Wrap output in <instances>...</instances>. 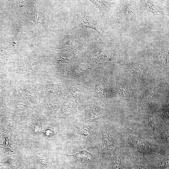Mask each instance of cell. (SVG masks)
Returning a JSON list of instances; mask_svg holds the SVG:
<instances>
[{"label": "cell", "mask_w": 169, "mask_h": 169, "mask_svg": "<svg viewBox=\"0 0 169 169\" xmlns=\"http://www.w3.org/2000/svg\"><path fill=\"white\" fill-rule=\"evenodd\" d=\"M68 146L74 153L67 146L72 153H65V145L62 142V149L58 154L59 165L70 169H107L105 157L100 152V147Z\"/></svg>", "instance_id": "6da1fadb"}, {"label": "cell", "mask_w": 169, "mask_h": 169, "mask_svg": "<svg viewBox=\"0 0 169 169\" xmlns=\"http://www.w3.org/2000/svg\"><path fill=\"white\" fill-rule=\"evenodd\" d=\"M60 135L68 146L100 147L101 137L99 124L75 120L63 126Z\"/></svg>", "instance_id": "7a4b0ae2"}, {"label": "cell", "mask_w": 169, "mask_h": 169, "mask_svg": "<svg viewBox=\"0 0 169 169\" xmlns=\"http://www.w3.org/2000/svg\"><path fill=\"white\" fill-rule=\"evenodd\" d=\"M120 129L122 144L141 154L146 164L153 163L159 157L161 152L157 147L133 124L120 123Z\"/></svg>", "instance_id": "3957f363"}, {"label": "cell", "mask_w": 169, "mask_h": 169, "mask_svg": "<svg viewBox=\"0 0 169 169\" xmlns=\"http://www.w3.org/2000/svg\"><path fill=\"white\" fill-rule=\"evenodd\" d=\"M99 124L101 137L100 152L107 157H110L122 144L120 123L104 121Z\"/></svg>", "instance_id": "277c9868"}, {"label": "cell", "mask_w": 169, "mask_h": 169, "mask_svg": "<svg viewBox=\"0 0 169 169\" xmlns=\"http://www.w3.org/2000/svg\"><path fill=\"white\" fill-rule=\"evenodd\" d=\"M133 124L154 144L155 138L167 126H169L165 124L158 115L150 113H147L143 116L140 123Z\"/></svg>", "instance_id": "5b68a950"}, {"label": "cell", "mask_w": 169, "mask_h": 169, "mask_svg": "<svg viewBox=\"0 0 169 169\" xmlns=\"http://www.w3.org/2000/svg\"><path fill=\"white\" fill-rule=\"evenodd\" d=\"M107 169H134L127 148L122 144L110 157L106 156Z\"/></svg>", "instance_id": "8992f818"}, {"label": "cell", "mask_w": 169, "mask_h": 169, "mask_svg": "<svg viewBox=\"0 0 169 169\" xmlns=\"http://www.w3.org/2000/svg\"><path fill=\"white\" fill-rule=\"evenodd\" d=\"M146 12L151 15H169V8L154 1L141 0Z\"/></svg>", "instance_id": "52a82bcc"}, {"label": "cell", "mask_w": 169, "mask_h": 169, "mask_svg": "<svg viewBox=\"0 0 169 169\" xmlns=\"http://www.w3.org/2000/svg\"><path fill=\"white\" fill-rule=\"evenodd\" d=\"M79 21L78 24L69 32L75 28L80 27H87L95 30L100 34L104 31V28L101 23L97 19L90 17L84 15L79 17Z\"/></svg>", "instance_id": "ba28073f"}, {"label": "cell", "mask_w": 169, "mask_h": 169, "mask_svg": "<svg viewBox=\"0 0 169 169\" xmlns=\"http://www.w3.org/2000/svg\"><path fill=\"white\" fill-rule=\"evenodd\" d=\"M154 144L161 152L169 153V126L155 138Z\"/></svg>", "instance_id": "9c48e42d"}, {"label": "cell", "mask_w": 169, "mask_h": 169, "mask_svg": "<svg viewBox=\"0 0 169 169\" xmlns=\"http://www.w3.org/2000/svg\"><path fill=\"white\" fill-rule=\"evenodd\" d=\"M148 169H165L169 167V153L161 152L157 160L152 164H146Z\"/></svg>", "instance_id": "30bf717a"}, {"label": "cell", "mask_w": 169, "mask_h": 169, "mask_svg": "<svg viewBox=\"0 0 169 169\" xmlns=\"http://www.w3.org/2000/svg\"><path fill=\"white\" fill-rule=\"evenodd\" d=\"M131 161L134 169H148L144 158L137 152L128 148Z\"/></svg>", "instance_id": "8fae6325"}, {"label": "cell", "mask_w": 169, "mask_h": 169, "mask_svg": "<svg viewBox=\"0 0 169 169\" xmlns=\"http://www.w3.org/2000/svg\"><path fill=\"white\" fill-rule=\"evenodd\" d=\"M123 18L125 23L130 24L135 18V11L130 5L125 4L122 10Z\"/></svg>", "instance_id": "7c38bea8"}, {"label": "cell", "mask_w": 169, "mask_h": 169, "mask_svg": "<svg viewBox=\"0 0 169 169\" xmlns=\"http://www.w3.org/2000/svg\"><path fill=\"white\" fill-rule=\"evenodd\" d=\"M93 5L98 8L102 13L110 12L112 7V3L107 1L90 0Z\"/></svg>", "instance_id": "4fadbf2b"}, {"label": "cell", "mask_w": 169, "mask_h": 169, "mask_svg": "<svg viewBox=\"0 0 169 169\" xmlns=\"http://www.w3.org/2000/svg\"><path fill=\"white\" fill-rule=\"evenodd\" d=\"M58 169H70L62 166L59 165Z\"/></svg>", "instance_id": "5bb4252c"}, {"label": "cell", "mask_w": 169, "mask_h": 169, "mask_svg": "<svg viewBox=\"0 0 169 169\" xmlns=\"http://www.w3.org/2000/svg\"><path fill=\"white\" fill-rule=\"evenodd\" d=\"M169 169V168H166V169Z\"/></svg>", "instance_id": "9a60e30c"}, {"label": "cell", "mask_w": 169, "mask_h": 169, "mask_svg": "<svg viewBox=\"0 0 169 169\" xmlns=\"http://www.w3.org/2000/svg\"></svg>", "instance_id": "2e32d148"}]
</instances>
